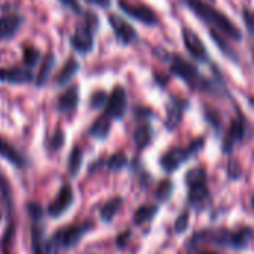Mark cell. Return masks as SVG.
Segmentation results:
<instances>
[{"label":"cell","mask_w":254,"mask_h":254,"mask_svg":"<svg viewBox=\"0 0 254 254\" xmlns=\"http://www.w3.org/2000/svg\"><path fill=\"white\" fill-rule=\"evenodd\" d=\"M125 110H127V92L122 86H116L107 100L106 115L113 119H121L125 115Z\"/></svg>","instance_id":"11"},{"label":"cell","mask_w":254,"mask_h":254,"mask_svg":"<svg viewBox=\"0 0 254 254\" xmlns=\"http://www.w3.org/2000/svg\"><path fill=\"white\" fill-rule=\"evenodd\" d=\"M214 238L217 244L229 246L234 249H244L254 238V232L250 228H243L237 232H219L217 235H214Z\"/></svg>","instance_id":"6"},{"label":"cell","mask_w":254,"mask_h":254,"mask_svg":"<svg viewBox=\"0 0 254 254\" xmlns=\"http://www.w3.org/2000/svg\"><path fill=\"white\" fill-rule=\"evenodd\" d=\"M170 68H171V73L176 74L177 77L183 79L185 82H188L190 86H195V88H205L207 89V80H204L196 67L189 63L188 60L182 58L180 55H173L171 58V64H170Z\"/></svg>","instance_id":"3"},{"label":"cell","mask_w":254,"mask_h":254,"mask_svg":"<svg viewBox=\"0 0 254 254\" xmlns=\"http://www.w3.org/2000/svg\"><path fill=\"white\" fill-rule=\"evenodd\" d=\"M188 183H189V201L193 205H202L208 199V188L205 183V174L201 168L190 170L188 174Z\"/></svg>","instance_id":"4"},{"label":"cell","mask_w":254,"mask_h":254,"mask_svg":"<svg viewBox=\"0 0 254 254\" xmlns=\"http://www.w3.org/2000/svg\"><path fill=\"white\" fill-rule=\"evenodd\" d=\"M91 229V225H88V223H85V225H79V226H71V228H67V229H64L63 232H60V234H57L55 237H54V240L51 241L52 244H58L60 247H65V249H68V247H73V246H76L77 244V241L88 232Z\"/></svg>","instance_id":"8"},{"label":"cell","mask_w":254,"mask_h":254,"mask_svg":"<svg viewBox=\"0 0 254 254\" xmlns=\"http://www.w3.org/2000/svg\"><path fill=\"white\" fill-rule=\"evenodd\" d=\"M171 189H173L171 182H168V180L162 182V183L159 185V189H158V198H159L161 201H165V199L171 195Z\"/></svg>","instance_id":"30"},{"label":"cell","mask_w":254,"mask_h":254,"mask_svg":"<svg viewBox=\"0 0 254 254\" xmlns=\"http://www.w3.org/2000/svg\"><path fill=\"white\" fill-rule=\"evenodd\" d=\"M121 205H122V199H121V198H112L110 201H107V202L103 205L101 211H100L101 219H103L104 222H110V220L116 216V213L119 211Z\"/></svg>","instance_id":"22"},{"label":"cell","mask_w":254,"mask_h":254,"mask_svg":"<svg viewBox=\"0 0 254 254\" xmlns=\"http://www.w3.org/2000/svg\"><path fill=\"white\" fill-rule=\"evenodd\" d=\"M79 103V89L77 86H71L70 89H67L58 100V109L63 113H71L76 110Z\"/></svg>","instance_id":"15"},{"label":"cell","mask_w":254,"mask_h":254,"mask_svg":"<svg viewBox=\"0 0 254 254\" xmlns=\"http://www.w3.org/2000/svg\"><path fill=\"white\" fill-rule=\"evenodd\" d=\"M98 25V19L95 13H86L82 24H79L74 30V34L71 36L70 42L73 48L79 54H88L94 48V33Z\"/></svg>","instance_id":"2"},{"label":"cell","mask_w":254,"mask_h":254,"mask_svg":"<svg viewBox=\"0 0 254 254\" xmlns=\"http://www.w3.org/2000/svg\"><path fill=\"white\" fill-rule=\"evenodd\" d=\"M0 80L6 83H28L33 80V74L24 67L0 68Z\"/></svg>","instance_id":"13"},{"label":"cell","mask_w":254,"mask_h":254,"mask_svg":"<svg viewBox=\"0 0 254 254\" xmlns=\"http://www.w3.org/2000/svg\"><path fill=\"white\" fill-rule=\"evenodd\" d=\"M77 70H79V63H77L76 60L70 58V60L64 64V67L61 68V71L58 73V76H57V83H58L60 86H64V85L70 83V82L73 80V77L76 76Z\"/></svg>","instance_id":"18"},{"label":"cell","mask_w":254,"mask_h":254,"mask_svg":"<svg viewBox=\"0 0 254 254\" xmlns=\"http://www.w3.org/2000/svg\"><path fill=\"white\" fill-rule=\"evenodd\" d=\"M125 164H127V156H125L124 153H115V155L109 159L107 167H109L110 170H113V171H118V170H121Z\"/></svg>","instance_id":"27"},{"label":"cell","mask_w":254,"mask_h":254,"mask_svg":"<svg viewBox=\"0 0 254 254\" xmlns=\"http://www.w3.org/2000/svg\"><path fill=\"white\" fill-rule=\"evenodd\" d=\"M106 103H107V95H106L104 91H97V92L92 94V97H91V106L94 109H100Z\"/></svg>","instance_id":"28"},{"label":"cell","mask_w":254,"mask_h":254,"mask_svg":"<svg viewBox=\"0 0 254 254\" xmlns=\"http://www.w3.org/2000/svg\"><path fill=\"white\" fill-rule=\"evenodd\" d=\"M52 65H54V55H48V57L43 60V64H42V67H40V70H39V73H37V77H36V83H37L39 86L45 85V82L48 80Z\"/></svg>","instance_id":"25"},{"label":"cell","mask_w":254,"mask_h":254,"mask_svg":"<svg viewBox=\"0 0 254 254\" xmlns=\"http://www.w3.org/2000/svg\"><path fill=\"white\" fill-rule=\"evenodd\" d=\"M0 155H1L6 161H9L10 164H13V165L18 167V168H22V167L25 165V161H24L22 155H21L10 143H7V141L3 140V138H0Z\"/></svg>","instance_id":"17"},{"label":"cell","mask_w":254,"mask_h":254,"mask_svg":"<svg viewBox=\"0 0 254 254\" xmlns=\"http://www.w3.org/2000/svg\"><path fill=\"white\" fill-rule=\"evenodd\" d=\"M252 207H253V210H254V193H253V198H252Z\"/></svg>","instance_id":"38"},{"label":"cell","mask_w":254,"mask_h":254,"mask_svg":"<svg viewBox=\"0 0 254 254\" xmlns=\"http://www.w3.org/2000/svg\"><path fill=\"white\" fill-rule=\"evenodd\" d=\"M244 137V125L241 121H234L231 124V128L225 137V141H223V149L225 152H229L232 150V147L235 146V143H238L240 140H243Z\"/></svg>","instance_id":"16"},{"label":"cell","mask_w":254,"mask_h":254,"mask_svg":"<svg viewBox=\"0 0 254 254\" xmlns=\"http://www.w3.org/2000/svg\"><path fill=\"white\" fill-rule=\"evenodd\" d=\"M185 3L190 7V10L208 27H211L213 31H220L229 39L234 40H241V31L240 28L234 24L232 19H229L222 10L213 7L204 0H185Z\"/></svg>","instance_id":"1"},{"label":"cell","mask_w":254,"mask_h":254,"mask_svg":"<svg viewBox=\"0 0 254 254\" xmlns=\"http://www.w3.org/2000/svg\"><path fill=\"white\" fill-rule=\"evenodd\" d=\"M73 199H74L73 189H71L68 185H64V186L60 189L57 198L49 204V207H48V214H49L51 217H60V216H63V214L71 207Z\"/></svg>","instance_id":"9"},{"label":"cell","mask_w":254,"mask_h":254,"mask_svg":"<svg viewBox=\"0 0 254 254\" xmlns=\"http://www.w3.org/2000/svg\"><path fill=\"white\" fill-rule=\"evenodd\" d=\"M207 254H214V253H207Z\"/></svg>","instance_id":"39"},{"label":"cell","mask_w":254,"mask_h":254,"mask_svg":"<svg viewBox=\"0 0 254 254\" xmlns=\"http://www.w3.org/2000/svg\"><path fill=\"white\" fill-rule=\"evenodd\" d=\"M22 18L16 13H7L0 18V40L10 39L21 27Z\"/></svg>","instance_id":"14"},{"label":"cell","mask_w":254,"mask_h":254,"mask_svg":"<svg viewBox=\"0 0 254 254\" xmlns=\"http://www.w3.org/2000/svg\"><path fill=\"white\" fill-rule=\"evenodd\" d=\"M182 116H183V103L174 100L168 106V112H167V125H168V128H176L179 125V122L182 121Z\"/></svg>","instance_id":"20"},{"label":"cell","mask_w":254,"mask_h":254,"mask_svg":"<svg viewBox=\"0 0 254 254\" xmlns=\"http://www.w3.org/2000/svg\"><path fill=\"white\" fill-rule=\"evenodd\" d=\"M82 167V150L79 147H74L68 158V171L71 176H76Z\"/></svg>","instance_id":"26"},{"label":"cell","mask_w":254,"mask_h":254,"mask_svg":"<svg viewBox=\"0 0 254 254\" xmlns=\"http://www.w3.org/2000/svg\"><path fill=\"white\" fill-rule=\"evenodd\" d=\"M63 144H64V132L61 129H58L52 135V138L49 141V147H51V150H58V149L63 147Z\"/></svg>","instance_id":"29"},{"label":"cell","mask_w":254,"mask_h":254,"mask_svg":"<svg viewBox=\"0 0 254 254\" xmlns=\"http://www.w3.org/2000/svg\"><path fill=\"white\" fill-rule=\"evenodd\" d=\"M61 3H63V4H65L67 7L73 9L74 12H80V6H79L77 0H61Z\"/></svg>","instance_id":"35"},{"label":"cell","mask_w":254,"mask_h":254,"mask_svg":"<svg viewBox=\"0 0 254 254\" xmlns=\"http://www.w3.org/2000/svg\"><path fill=\"white\" fill-rule=\"evenodd\" d=\"M156 214V207L155 205H143L140 207L135 214H134V223L135 225H143L149 220H152V217Z\"/></svg>","instance_id":"24"},{"label":"cell","mask_w":254,"mask_h":254,"mask_svg":"<svg viewBox=\"0 0 254 254\" xmlns=\"http://www.w3.org/2000/svg\"><path fill=\"white\" fill-rule=\"evenodd\" d=\"M150 140H152V129L147 125H141L134 132V141H135L137 147H140V149H144L150 143Z\"/></svg>","instance_id":"23"},{"label":"cell","mask_w":254,"mask_h":254,"mask_svg":"<svg viewBox=\"0 0 254 254\" xmlns=\"http://www.w3.org/2000/svg\"><path fill=\"white\" fill-rule=\"evenodd\" d=\"M89 3H94L97 6H101V7H107L110 4V0H86Z\"/></svg>","instance_id":"36"},{"label":"cell","mask_w":254,"mask_h":254,"mask_svg":"<svg viewBox=\"0 0 254 254\" xmlns=\"http://www.w3.org/2000/svg\"><path fill=\"white\" fill-rule=\"evenodd\" d=\"M188 226H189V214L188 213H182L179 216V219L176 220V226H174L176 232L182 234V232H185L188 229Z\"/></svg>","instance_id":"31"},{"label":"cell","mask_w":254,"mask_h":254,"mask_svg":"<svg viewBox=\"0 0 254 254\" xmlns=\"http://www.w3.org/2000/svg\"><path fill=\"white\" fill-rule=\"evenodd\" d=\"M109 22H110V25H112L115 34H116V39H118L121 43L129 45V43H132V42L137 39V31H135V28H134L129 22H127L125 19H122L121 16L112 13V15H109Z\"/></svg>","instance_id":"10"},{"label":"cell","mask_w":254,"mask_h":254,"mask_svg":"<svg viewBox=\"0 0 254 254\" xmlns=\"http://www.w3.org/2000/svg\"><path fill=\"white\" fill-rule=\"evenodd\" d=\"M182 36H183L185 46H186L188 52L192 55V58H195L196 61H201V63L208 61V52L204 46V42L193 30L186 27V28H183Z\"/></svg>","instance_id":"7"},{"label":"cell","mask_w":254,"mask_h":254,"mask_svg":"<svg viewBox=\"0 0 254 254\" xmlns=\"http://www.w3.org/2000/svg\"><path fill=\"white\" fill-rule=\"evenodd\" d=\"M28 213H30L33 220H39L42 216V208L39 204H28Z\"/></svg>","instance_id":"34"},{"label":"cell","mask_w":254,"mask_h":254,"mask_svg":"<svg viewBox=\"0 0 254 254\" xmlns=\"http://www.w3.org/2000/svg\"><path fill=\"white\" fill-rule=\"evenodd\" d=\"M31 250L33 254H49L42 228L39 225L31 226Z\"/></svg>","instance_id":"19"},{"label":"cell","mask_w":254,"mask_h":254,"mask_svg":"<svg viewBox=\"0 0 254 254\" xmlns=\"http://www.w3.org/2000/svg\"><path fill=\"white\" fill-rule=\"evenodd\" d=\"M190 155L189 149H171L168 150L162 158H161V167L167 171V173H173L174 170H177Z\"/></svg>","instance_id":"12"},{"label":"cell","mask_w":254,"mask_h":254,"mask_svg":"<svg viewBox=\"0 0 254 254\" xmlns=\"http://www.w3.org/2000/svg\"><path fill=\"white\" fill-rule=\"evenodd\" d=\"M119 9L124 10L127 15H129L131 18L146 24V25H155L158 22V16L156 13L146 4H140V3H131L128 0H119Z\"/></svg>","instance_id":"5"},{"label":"cell","mask_w":254,"mask_h":254,"mask_svg":"<svg viewBox=\"0 0 254 254\" xmlns=\"http://www.w3.org/2000/svg\"><path fill=\"white\" fill-rule=\"evenodd\" d=\"M110 131V118L107 115L100 116L91 127V135L95 138H106Z\"/></svg>","instance_id":"21"},{"label":"cell","mask_w":254,"mask_h":254,"mask_svg":"<svg viewBox=\"0 0 254 254\" xmlns=\"http://www.w3.org/2000/svg\"><path fill=\"white\" fill-rule=\"evenodd\" d=\"M249 103H250V106L254 109V98H249Z\"/></svg>","instance_id":"37"},{"label":"cell","mask_w":254,"mask_h":254,"mask_svg":"<svg viewBox=\"0 0 254 254\" xmlns=\"http://www.w3.org/2000/svg\"><path fill=\"white\" fill-rule=\"evenodd\" d=\"M0 219H1V216H0Z\"/></svg>","instance_id":"40"},{"label":"cell","mask_w":254,"mask_h":254,"mask_svg":"<svg viewBox=\"0 0 254 254\" xmlns=\"http://www.w3.org/2000/svg\"><path fill=\"white\" fill-rule=\"evenodd\" d=\"M244 21H246V27L249 28V31L254 36V10L253 9H247L244 10Z\"/></svg>","instance_id":"33"},{"label":"cell","mask_w":254,"mask_h":254,"mask_svg":"<svg viewBox=\"0 0 254 254\" xmlns=\"http://www.w3.org/2000/svg\"><path fill=\"white\" fill-rule=\"evenodd\" d=\"M39 58V52L34 48H25L24 51V61L27 65H34L37 63Z\"/></svg>","instance_id":"32"}]
</instances>
